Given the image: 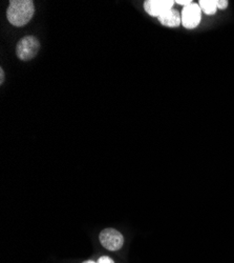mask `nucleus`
Here are the masks:
<instances>
[{
  "mask_svg": "<svg viewBox=\"0 0 234 263\" xmlns=\"http://www.w3.org/2000/svg\"><path fill=\"white\" fill-rule=\"evenodd\" d=\"M182 25L186 29H195L197 28L202 19V10L198 4H191L183 8L181 13Z\"/></svg>",
  "mask_w": 234,
  "mask_h": 263,
  "instance_id": "obj_4",
  "label": "nucleus"
},
{
  "mask_svg": "<svg viewBox=\"0 0 234 263\" xmlns=\"http://www.w3.org/2000/svg\"><path fill=\"white\" fill-rule=\"evenodd\" d=\"M4 81H5V72H4V69L2 68L0 69V83H4Z\"/></svg>",
  "mask_w": 234,
  "mask_h": 263,
  "instance_id": "obj_11",
  "label": "nucleus"
},
{
  "mask_svg": "<svg viewBox=\"0 0 234 263\" xmlns=\"http://www.w3.org/2000/svg\"><path fill=\"white\" fill-rule=\"evenodd\" d=\"M40 49V42L34 36H26L20 39L16 46V55L23 60L28 61L33 59Z\"/></svg>",
  "mask_w": 234,
  "mask_h": 263,
  "instance_id": "obj_2",
  "label": "nucleus"
},
{
  "mask_svg": "<svg viewBox=\"0 0 234 263\" xmlns=\"http://www.w3.org/2000/svg\"><path fill=\"white\" fill-rule=\"evenodd\" d=\"M200 8L207 15H215L217 13V0H200Z\"/></svg>",
  "mask_w": 234,
  "mask_h": 263,
  "instance_id": "obj_7",
  "label": "nucleus"
},
{
  "mask_svg": "<svg viewBox=\"0 0 234 263\" xmlns=\"http://www.w3.org/2000/svg\"><path fill=\"white\" fill-rule=\"evenodd\" d=\"M177 5H180V6H183L184 8L187 7V6H190L191 4H194L191 0H176L175 2Z\"/></svg>",
  "mask_w": 234,
  "mask_h": 263,
  "instance_id": "obj_10",
  "label": "nucleus"
},
{
  "mask_svg": "<svg viewBox=\"0 0 234 263\" xmlns=\"http://www.w3.org/2000/svg\"><path fill=\"white\" fill-rule=\"evenodd\" d=\"M97 263H115V261L108 256H102L98 259Z\"/></svg>",
  "mask_w": 234,
  "mask_h": 263,
  "instance_id": "obj_8",
  "label": "nucleus"
},
{
  "mask_svg": "<svg viewBox=\"0 0 234 263\" xmlns=\"http://www.w3.org/2000/svg\"><path fill=\"white\" fill-rule=\"evenodd\" d=\"M217 7L219 9L224 10L228 7V2H227V0H217Z\"/></svg>",
  "mask_w": 234,
  "mask_h": 263,
  "instance_id": "obj_9",
  "label": "nucleus"
},
{
  "mask_svg": "<svg viewBox=\"0 0 234 263\" xmlns=\"http://www.w3.org/2000/svg\"><path fill=\"white\" fill-rule=\"evenodd\" d=\"M82 263H97V262H95V261H93V260H88V261H84V262H82Z\"/></svg>",
  "mask_w": 234,
  "mask_h": 263,
  "instance_id": "obj_12",
  "label": "nucleus"
},
{
  "mask_svg": "<svg viewBox=\"0 0 234 263\" xmlns=\"http://www.w3.org/2000/svg\"><path fill=\"white\" fill-rule=\"evenodd\" d=\"M160 23L168 28H178L182 24V17L178 10L172 9L159 17Z\"/></svg>",
  "mask_w": 234,
  "mask_h": 263,
  "instance_id": "obj_6",
  "label": "nucleus"
},
{
  "mask_svg": "<svg viewBox=\"0 0 234 263\" xmlns=\"http://www.w3.org/2000/svg\"><path fill=\"white\" fill-rule=\"evenodd\" d=\"M35 13L34 3L31 0H13L7 10L10 24L15 27H24L30 23Z\"/></svg>",
  "mask_w": 234,
  "mask_h": 263,
  "instance_id": "obj_1",
  "label": "nucleus"
},
{
  "mask_svg": "<svg viewBox=\"0 0 234 263\" xmlns=\"http://www.w3.org/2000/svg\"><path fill=\"white\" fill-rule=\"evenodd\" d=\"M174 0H147L144 3V9L148 15L160 17L174 8Z\"/></svg>",
  "mask_w": 234,
  "mask_h": 263,
  "instance_id": "obj_5",
  "label": "nucleus"
},
{
  "mask_svg": "<svg viewBox=\"0 0 234 263\" xmlns=\"http://www.w3.org/2000/svg\"><path fill=\"white\" fill-rule=\"evenodd\" d=\"M99 240L103 248L111 252H116L122 249L124 245L123 235L115 229H105L99 235Z\"/></svg>",
  "mask_w": 234,
  "mask_h": 263,
  "instance_id": "obj_3",
  "label": "nucleus"
}]
</instances>
